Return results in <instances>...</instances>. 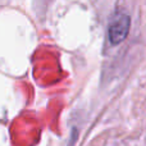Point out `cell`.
<instances>
[{"label": "cell", "mask_w": 146, "mask_h": 146, "mask_svg": "<svg viewBox=\"0 0 146 146\" xmlns=\"http://www.w3.org/2000/svg\"><path fill=\"white\" fill-rule=\"evenodd\" d=\"M129 27H131V19L127 14L118 13L114 15L108 28V36L111 45H118L123 42L128 36Z\"/></svg>", "instance_id": "obj_1"}]
</instances>
